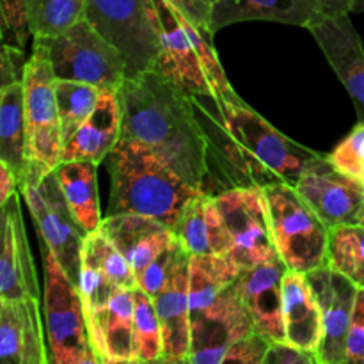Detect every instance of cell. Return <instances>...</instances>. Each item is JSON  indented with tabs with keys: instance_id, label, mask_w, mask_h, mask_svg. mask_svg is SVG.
Listing matches in <instances>:
<instances>
[{
	"instance_id": "obj_1",
	"label": "cell",
	"mask_w": 364,
	"mask_h": 364,
	"mask_svg": "<svg viewBox=\"0 0 364 364\" xmlns=\"http://www.w3.org/2000/svg\"><path fill=\"white\" fill-rule=\"evenodd\" d=\"M208 141L210 181L217 196L235 187L297 185L308 164L320 153L291 141L244 100L191 96Z\"/></svg>"
},
{
	"instance_id": "obj_2",
	"label": "cell",
	"mask_w": 364,
	"mask_h": 364,
	"mask_svg": "<svg viewBox=\"0 0 364 364\" xmlns=\"http://www.w3.org/2000/svg\"><path fill=\"white\" fill-rule=\"evenodd\" d=\"M123 135L155 151L187 183L205 191L210 181L208 141L192 98L156 70L127 78L119 87Z\"/></svg>"
},
{
	"instance_id": "obj_3",
	"label": "cell",
	"mask_w": 364,
	"mask_h": 364,
	"mask_svg": "<svg viewBox=\"0 0 364 364\" xmlns=\"http://www.w3.org/2000/svg\"><path fill=\"white\" fill-rule=\"evenodd\" d=\"M238 272L240 269L228 255L191 256V354L187 364H223L230 345L255 331L235 288Z\"/></svg>"
},
{
	"instance_id": "obj_4",
	"label": "cell",
	"mask_w": 364,
	"mask_h": 364,
	"mask_svg": "<svg viewBox=\"0 0 364 364\" xmlns=\"http://www.w3.org/2000/svg\"><path fill=\"white\" fill-rule=\"evenodd\" d=\"M110 174L109 213H137L176 228L181 212L199 188L192 187L155 151L135 139L121 141L107 156Z\"/></svg>"
},
{
	"instance_id": "obj_5",
	"label": "cell",
	"mask_w": 364,
	"mask_h": 364,
	"mask_svg": "<svg viewBox=\"0 0 364 364\" xmlns=\"http://www.w3.org/2000/svg\"><path fill=\"white\" fill-rule=\"evenodd\" d=\"M149 14L160 43L159 73L188 96L238 98L217 57L213 32L196 25L169 0H149Z\"/></svg>"
},
{
	"instance_id": "obj_6",
	"label": "cell",
	"mask_w": 364,
	"mask_h": 364,
	"mask_svg": "<svg viewBox=\"0 0 364 364\" xmlns=\"http://www.w3.org/2000/svg\"><path fill=\"white\" fill-rule=\"evenodd\" d=\"M45 265V329L52 364H100L87 329L84 302L78 284L68 276L41 237Z\"/></svg>"
},
{
	"instance_id": "obj_7",
	"label": "cell",
	"mask_w": 364,
	"mask_h": 364,
	"mask_svg": "<svg viewBox=\"0 0 364 364\" xmlns=\"http://www.w3.org/2000/svg\"><path fill=\"white\" fill-rule=\"evenodd\" d=\"M274 245L288 270L308 274L327 263L329 226L290 183L263 187Z\"/></svg>"
},
{
	"instance_id": "obj_8",
	"label": "cell",
	"mask_w": 364,
	"mask_h": 364,
	"mask_svg": "<svg viewBox=\"0 0 364 364\" xmlns=\"http://www.w3.org/2000/svg\"><path fill=\"white\" fill-rule=\"evenodd\" d=\"M25 132H27V171L45 174L63 160V132L55 100V75L48 48L34 39V50L23 75Z\"/></svg>"
},
{
	"instance_id": "obj_9",
	"label": "cell",
	"mask_w": 364,
	"mask_h": 364,
	"mask_svg": "<svg viewBox=\"0 0 364 364\" xmlns=\"http://www.w3.org/2000/svg\"><path fill=\"white\" fill-rule=\"evenodd\" d=\"M41 41L48 48L55 78L85 82L100 89H119L128 78L123 53L85 18L63 34Z\"/></svg>"
},
{
	"instance_id": "obj_10",
	"label": "cell",
	"mask_w": 364,
	"mask_h": 364,
	"mask_svg": "<svg viewBox=\"0 0 364 364\" xmlns=\"http://www.w3.org/2000/svg\"><path fill=\"white\" fill-rule=\"evenodd\" d=\"M20 192L32 213L38 237L48 244L68 276L78 283L85 233L68 206L55 169L45 174L27 171L20 181Z\"/></svg>"
},
{
	"instance_id": "obj_11",
	"label": "cell",
	"mask_w": 364,
	"mask_h": 364,
	"mask_svg": "<svg viewBox=\"0 0 364 364\" xmlns=\"http://www.w3.org/2000/svg\"><path fill=\"white\" fill-rule=\"evenodd\" d=\"M85 20L123 53L128 78L155 70L160 43L149 0H85Z\"/></svg>"
},
{
	"instance_id": "obj_12",
	"label": "cell",
	"mask_w": 364,
	"mask_h": 364,
	"mask_svg": "<svg viewBox=\"0 0 364 364\" xmlns=\"http://www.w3.org/2000/svg\"><path fill=\"white\" fill-rule=\"evenodd\" d=\"M230 237V256L238 269H251L279 258L270 233L262 187H235L215 196Z\"/></svg>"
},
{
	"instance_id": "obj_13",
	"label": "cell",
	"mask_w": 364,
	"mask_h": 364,
	"mask_svg": "<svg viewBox=\"0 0 364 364\" xmlns=\"http://www.w3.org/2000/svg\"><path fill=\"white\" fill-rule=\"evenodd\" d=\"M295 188L329 230L358 224L364 206V183L338 169L326 155L308 164Z\"/></svg>"
},
{
	"instance_id": "obj_14",
	"label": "cell",
	"mask_w": 364,
	"mask_h": 364,
	"mask_svg": "<svg viewBox=\"0 0 364 364\" xmlns=\"http://www.w3.org/2000/svg\"><path fill=\"white\" fill-rule=\"evenodd\" d=\"M322 311L323 336L320 343V364H345L347 336L358 299V284L329 263L306 274Z\"/></svg>"
},
{
	"instance_id": "obj_15",
	"label": "cell",
	"mask_w": 364,
	"mask_h": 364,
	"mask_svg": "<svg viewBox=\"0 0 364 364\" xmlns=\"http://www.w3.org/2000/svg\"><path fill=\"white\" fill-rule=\"evenodd\" d=\"M354 102L364 124V48L348 13L323 16L308 28Z\"/></svg>"
},
{
	"instance_id": "obj_16",
	"label": "cell",
	"mask_w": 364,
	"mask_h": 364,
	"mask_svg": "<svg viewBox=\"0 0 364 364\" xmlns=\"http://www.w3.org/2000/svg\"><path fill=\"white\" fill-rule=\"evenodd\" d=\"M288 267L281 258L242 269L235 288L247 309L255 331L269 341H284L283 277Z\"/></svg>"
},
{
	"instance_id": "obj_17",
	"label": "cell",
	"mask_w": 364,
	"mask_h": 364,
	"mask_svg": "<svg viewBox=\"0 0 364 364\" xmlns=\"http://www.w3.org/2000/svg\"><path fill=\"white\" fill-rule=\"evenodd\" d=\"M134 288H117L87 318L92 348L102 364H139L134 331Z\"/></svg>"
},
{
	"instance_id": "obj_18",
	"label": "cell",
	"mask_w": 364,
	"mask_h": 364,
	"mask_svg": "<svg viewBox=\"0 0 364 364\" xmlns=\"http://www.w3.org/2000/svg\"><path fill=\"white\" fill-rule=\"evenodd\" d=\"M16 192L2 206V258H0V299H39V284Z\"/></svg>"
},
{
	"instance_id": "obj_19",
	"label": "cell",
	"mask_w": 364,
	"mask_h": 364,
	"mask_svg": "<svg viewBox=\"0 0 364 364\" xmlns=\"http://www.w3.org/2000/svg\"><path fill=\"white\" fill-rule=\"evenodd\" d=\"M188 263L183 255L174 265L162 290L153 297L162 327V363L185 364L191 354V306H188Z\"/></svg>"
},
{
	"instance_id": "obj_20",
	"label": "cell",
	"mask_w": 364,
	"mask_h": 364,
	"mask_svg": "<svg viewBox=\"0 0 364 364\" xmlns=\"http://www.w3.org/2000/svg\"><path fill=\"white\" fill-rule=\"evenodd\" d=\"M0 359L2 364H46L38 299H0Z\"/></svg>"
},
{
	"instance_id": "obj_21",
	"label": "cell",
	"mask_w": 364,
	"mask_h": 364,
	"mask_svg": "<svg viewBox=\"0 0 364 364\" xmlns=\"http://www.w3.org/2000/svg\"><path fill=\"white\" fill-rule=\"evenodd\" d=\"M100 230L112 240L139 279L149 265L176 240L173 228L137 213H116L103 219Z\"/></svg>"
},
{
	"instance_id": "obj_22",
	"label": "cell",
	"mask_w": 364,
	"mask_h": 364,
	"mask_svg": "<svg viewBox=\"0 0 364 364\" xmlns=\"http://www.w3.org/2000/svg\"><path fill=\"white\" fill-rule=\"evenodd\" d=\"M121 135L123 107L119 89H102L96 109L64 144L63 160H89L98 166L116 148Z\"/></svg>"
},
{
	"instance_id": "obj_23",
	"label": "cell",
	"mask_w": 364,
	"mask_h": 364,
	"mask_svg": "<svg viewBox=\"0 0 364 364\" xmlns=\"http://www.w3.org/2000/svg\"><path fill=\"white\" fill-rule=\"evenodd\" d=\"M326 14L315 0H219L210 11V25L217 32L238 21L265 20L309 28Z\"/></svg>"
},
{
	"instance_id": "obj_24",
	"label": "cell",
	"mask_w": 364,
	"mask_h": 364,
	"mask_svg": "<svg viewBox=\"0 0 364 364\" xmlns=\"http://www.w3.org/2000/svg\"><path fill=\"white\" fill-rule=\"evenodd\" d=\"M284 341L308 352H318L323 327L318 301L302 272L287 270L283 277Z\"/></svg>"
},
{
	"instance_id": "obj_25",
	"label": "cell",
	"mask_w": 364,
	"mask_h": 364,
	"mask_svg": "<svg viewBox=\"0 0 364 364\" xmlns=\"http://www.w3.org/2000/svg\"><path fill=\"white\" fill-rule=\"evenodd\" d=\"M174 233L191 256H213L230 252V237L224 228L215 196L201 191L181 212Z\"/></svg>"
},
{
	"instance_id": "obj_26",
	"label": "cell",
	"mask_w": 364,
	"mask_h": 364,
	"mask_svg": "<svg viewBox=\"0 0 364 364\" xmlns=\"http://www.w3.org/2000/svg\"><path fill=\"white\" fill-rule=\"evenodd\" d=\"M63 194L85 235L100 231L103 223L96 185V164L89 160H63L55 167Z\"/></svg>"
},
{
	"instance_id": "obj_27",
	"label": "cell",
	"mask_w": 364,
	"mask_h": 364,
	"mask_svg": "<svg viewBox=\"0 0 364 364\" xmlns=\"http://www.w3.org/2000/svg\"><path fill=\"white\" fill-rule=\"evenodd\" d=\"M0 160L21 178L27 173L23 80L2 85L0 91Z\"/></svg>"
},
{
	"instance_id": "obj_28",
	"label": "cell",
	"mask_w": 364,
	"mask_h": 364,
	"mask_svg": "<svg viewBox=\"0 0 364 364\" xmlns=\"http://www.w3.org/2000/svg\"><path fill=\"white\" fill-rule=\"evenodd\" d=\"M100 95H102V89L96 85L68 80V78H55L57 112H59L64 144L70 141L77 128L91 116L92 110L96 109Z\"/></svg>"
},
{
	"instance_id": "obj_29",
	"label": "cell",
	"mask_w": 364,
	"mask_h": 364,
	"mask_svg": "<svg viewBox=\"0 0 364 364\" xmlns=\"http://www.w3.org/2000/svg\"><path fill=\"white\" fill-rule=\"evenodd\" d=\"M327 263L364 288V228L343 224L329 230Z\"/></svg>"
},
{
	"instance_id": "obj_30",
	"label": "cell",
	"mask_w": 364,
	"mask_h": 364,
	"mask_svg": "<svg viewBox=\"0 0 364 364\" xmlns=\"http://www.w3.org/2000/svg\"><path fill=\"white\" fill-rule=\"evenodd\" d=\"M134 331L135 352L141 363H162L164 341L162 327L156 315L153 297L141 287L134 288Z\"/></svg>"
},
{
	"instance_id": "obj_31",
	"label": "cell",
	"mask_w": 364,
	"mask_h": 364,
	"mask_svg": "<svg viewBox=\"0 0 364 364\" xmlns=\"http://www.w3.org/2000/svg\"><path fill=\"white\" fill-rule=\"evenodd\" d=\"M34 38L63 34L85 18V0H27Z\"/></svg>"
},
{
	"instance_id": "obj_32",
	"label": "cell",
	"mask_w": 364,
	"mask_h": 364,
	"mask_svg": "<svg viewBox=\"0 0 364 364\" xmlns=\"http://www.w3.org/2000/svg\"><path fill=\"white\" fill-rule=\"evenodd\" d=\"M77 284L82 295V302H84L85 318H89L100 308H103L114 295V291L119 288L109 279L103 267L100 265V259L87 235H85L84 247H82L80 276H78Z\"/></svg>"
},
{
	"instance_id": "obj_33",
	"label": "cell",
	"mask_w": 364,
	"mask_h": 364,
	"mask_svg": "<svg viewBox=\"0 0 364 364\" xmlns=\"http://www.w3.org/2000/svg\"><path fill=\"white\" fill-rule=\"evenodd\" d=\"M2 14V43L23 50L27 39L34 38L27 0H0Z\"/></svg>"
},
{
	"instance_id": "obj_34",
	"label": "cell",
	"mask_w": 364,
	"mask_h": 364,
	"mask_svg": "<svg viewBox=\"0 0 364 364\" xmlns=\"http://www.w3.org/2000/svg\"><path fill=\"white\" fill-rule=\"evenodd\" d=\"M364 146V124L358 123V127L348 134L341 144L334 149L327 159L334 164L340 171L350 174V176L359 178L361 173V153Z\"/></svg>"
},
{
	"instance_id": "obj_35",
	"label": "cell",
	"mask_w": 364,
	"mask_h": 364,
	"mask_svg": "<svg viewBox=\"0 0 364 364\" xmlns=\"http://www.w3.org/2000/svg\"><path fill=\"white\" fill-rule=\"evenodd\" d=\"M272 341L267 340L265 336L252 331L245 336L238 338L237 341L230 345L226 355H224L223 364L226 363H240V364H265L267 352Z\"/></svg>"
},
{
	"instance_id": "obj_36",
	"label": "cell",
	"mask_w": 364,
	"mask_h": 364,
	"mask_svg": "<svg viewBox=\"0 0 364 364\" xmlns=\"http://www.w3.org/2000/svg\"><path fill=\"white\" fill-rule=\"evenodd\" d=\"M345 364H364V288H359L347 336Z\"/></svg>"
},
{
	"instance_id": "obj_37",
	"label": "cell",
	"mask_w": 364,
	"mask_h": 364,
	"mask_svg": "<svg viewBox=\"0 0 364 364\" xmlns=\"http://www.w3.org/2000/svg\"><path fill=\"white\" fill-rule=\"evenodd\" d=\"M265 364H320L316 352L302 350L288 341H272L267 352Z\"/></svg>"
},
{
	"instance_id": "obj_38",
	"label": "cell",
	"mask_w": 364,
	"mask_h": 364,
	"mask_svg": "<svg viewBox=\"0 0 364 364\" xmlns=\"http://www.w3.org/2000/svg\"><path fill=\"white\" fill-rule=\"evenodd\" d=\"M27 60H23V50L13 46H2V85L21 82Z\"/></svg>"
},
{
	"instance_id": "obj_39",
	"label": "cell",
	"mask_w": 364,
	"mask_h": 364,
	"mask_svg": "<svg viewBox=\"0 0 364 364\" xmlns=\"http://www.w3.org/2000/svg\"><path fill=\"white\" fill-rule=\"evenodd\" d=\"M171 4L178 7L183 14H187L196 25H199L205 31H212V25H210V6H206L203 0H169ZM215 34V32H213Z\"/></svg>"
},
{
	"instance_id": "obj_40",
	"label": "cell",
	"mask_w": 364,
	"mask_h": 364,
	"mask_svg": "<svg viewBox=\"0 0 364 364\" xmlns=\"http://www.w3.org/2000/svg\"><path fill=\"white\" fill-rule=\"evenodd\" d=\"M18 188H20V178L6 162L0 160V208L9 203V199L16 194Z\"/></svg>"
},
{
	"instance_id": "obj_41",
	"label": "cell",
	"mask_w": 364,
	"mask_h": 364,
	"mask_svg": "<svg viewBox=\"0 0 364 364\" xmlns=\"http://www.w3.org/2000/svg\"><path fill=\"white\" fill-rule=\"evenodd\" d=\"M323 14L334 16V14H345L354 11L355 0H315Z\"/></svg>"
},
{
	"instance_id": "obj_42",
	"label": "cell",
	"mask_w": 364,
	"mask_h": 364,
	"mask_svg": "<svg viewBox=\"0 0 364 364\" xmlns=\"http://www.w3.org/2000/svg\"><path fill=\"white\" fill-rule=\"evenodd\" d=\"M359 180L364 183V146H363V153H361V173H359Z\"/></svg>"
},
{
	"instance_id": "obj_43",
	"label": "cell",
	"mask_w": 364,
	"mask_h": 364,
	"mask_svg": "<svg viewBox=\"0 0 364 364\" xmlns=\"http://www.w3.org/2000/svg\"><path fill=\"white\" fill-rule=\"evenodd\" d=\"M354 11H364V0H355Z\"/></svg>"
},
{
	"instance_id": "obj_44",
	"label": "cell",
	"mask_w": 364,
	"mask_h": 364,
	"mask_svg": "<svg viewBox=\"0 0 364 364\" xmlns=\"http://www.w3.org/2000/svg\"><path fill=\"white\" fill-rule=\"evenodd\" d=\"M358 224H359V226L364 228V206H363V210H361V215H359V219H358Z\"/></svg>"
},
{
	"instance_id": "obj_45",
	"label": "cell",
	"mask_w": 364,
	"mask_h": 364,
	"mask_svg": "<svg viewBox=\"0 0 364 364\" xmlns=\"http://www.w3.org/2000/svg\"><path fill=\"white\" fill-rule=\"evenodd\" d=\"M203 2H205L206 6H210V9H212V6H213V4H215V2H219V0H203Z\"/></svg>"
}]
</instances>
